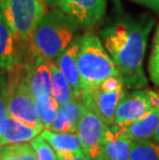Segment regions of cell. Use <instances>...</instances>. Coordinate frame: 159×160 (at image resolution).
<instances>
[{"mask_svg":"<svg viewBox=\"0 0 159 160\" xmlns=\"http://www.w3.org/2000/svg\"><path fill=\"white\" fill-rule=\"evenodd\" d=\"M154 20L149 16H125L100 31L101 42L122 76L128 89L147 86L143 62Z\"/></svg>","mask_w":159,"mask_h":160,"instance_id":"obj_1","label":"cell"},{"mask_svg":"<svg viewBox=\"0 0 159 160\" xmlns=\"http://www.w3.org/2000/svg\"><path fill=\"white\" fill-rule=\"evenodd\" d=\"M77 27L58 9L43 13L30 37L32 52L53 62L72 42Z\"/></svg>","mask_w":159,"mask_h":160,"instance_id":"obj_2","label":"cell"},{"mask_svg":"<svg viewBox=\"0 0 159 160\" xmlns=\"http://www.w3.org/2000/svg\"><path fill=\"white\" fill-rule=\"evenodd\" d=\"M77 65L84 91L99 86L110 77L121 76L100 38L92 33L81 37Z\"/></svg>","mask_w":159,"mask_h":160,"instance_id":"obj_3","label":"cell"},{"mask_svg":"<svg viewBox=\"0 0 159 160\" xmlns=\"http://www.w3.org/2000/svg\"><path fill=\"white\" fill-rule=\"evenodd\" d=\"M8 72L6 79L0 80V87L9 116L26 124L42 127L37 101L27 84L25 66H17Z\"/></svg>","mask_w":159,"mask_h":160,"instance_id":"obj_4","label":"cell"},{"mask_svg":"<svg viewBox=\"0 0 159 160\" xmlns=\"http://www.w3.org/2000/svg\"><path fill=\"white\" fill-rule=\"evenodd\" d=\"M0 8L17 38L30 40L46 12L42 0H0Z\"/></svg>","mask_w":159,"mask_h":160,"instance_id":"obj_5","label":"cell"},{"mask_svg":"<svg viewBox=\"0 0 159 160\" xmlns=\"http://www.w3.org/2000/svg\"><path fill=\"white\" fill-rule=\"evenodd\" d=\"M109 127L87 107L77 123V134L88 160H107L103 152V138Z\"/></svg>","mask_w":159,"mask_h":160,"instance_id":"obj_6","label":"cell"},{"mask_svg":"<svg viewBox=\"0 0 159 160\" xmlns=\"http://www.w3.org/2000/svg\"><path fill=\"white\" fill-rule=\"evenodd\" d=\"M81 27H90L99 22L107 8V0H46Z\"/></svg>","mask_w":159,"mask_h":160,"instance_id":"obj_7","label":"cell"},{"mask_svg":"<svg viewBox=\"0 0 159 160\" xmlns=\"http://www.w3.org/2000/svg\"><path fill=\"white\" fill-rule=\"evenodd\" d=\"M126 86L116 91H104L99 87H94L84 91L82 96L85 105L93 111L107 126L115 122V113L121 99L126 95Z\"/></svg>","mask_w":159,"mask_h":160,"instance_id":"obj_8","label":"cell"},{"mask_svg":"<svg viewBox=\"0 0 159 160\" xmlns=\"http://www.w3.org/2000/svg\"><path fill=\"white\" fill-rule=\"evenodd\" d=\"M33 53V52H32ZM25 66L26 80L35 99L52 95V62L37 54H32V59Z\"/></svg>","mask_w":159,"mask_h":160,"instance_id":"obj_9","label":"cell"},{"mask_svg":"<svg viewBox=\"0 0 159 160\" xmlns=\"http://www.w3.org/2000/svg\"><path fill=\"white\" fill-rule=\"evenodd\" d=\"M152 108L146 90H135L121 99L115 113L114 124H123L146 115Z\"/></svg>","mask_w":159,"mask_h":160,"instance_id":"obj_10","label":"cell"},{"mask_svg":"<svg viewBox=\"0 0 159 160\" xmlns=\"http://www.w3.org/2000/svg\"><path fill=\"white\" fill-rule=\"evenodd\" d=\"M80 43L81 37L74 38L72 42L67 47V49L54 61V63L58 66L69 83L74 93V97L77 98H80L84 93V88L77 65V56L80 49Z\"/></svg>","mask_w":159,"mask_h":160,"instance_id":"obj_11","label":"cell"},{"mask_svg":"<svg viewBox=\"0 0 159 160\" xmlns=\"http://www.w3.org/2000/svg\"><path fill=\"white\" fill-rule=\"evenodd\" d=\"M131 139L117 124L109 126L104 133L103 152L107 160H129Z\"/></svg>","mask_w":159,"mask_h":160,"instance_id":"obj_12","label":"cell"},{"mask_svg":"<svg viewBox=\"0 0 159 160\" xmlns=\"http://www.w3.org/2000/svg\"><path fill=\"white\" fill-rule=\"evenodd\" d=\"M117 125L132 141L150 139L153 138L159 125V108H152L142 118Z\"/></svg>","mask_w":159,"mask_h":160,"instance_id":"obj_13","label":"cell"},{"mask_svg":"<svg viewBox=\"0 0 159 160\" xmlns=\"http://www.w3.org/2000/svg\"><path fill=\"white\" fill-rule=\"evenodd\" d=\"M16 38L15 33L0 12V70L12 71L18 66L15 47Z\"/></svg>","mask_w":159,"mask_h":160,"instance_id":"obj_14","label":"cell"},{"mask_svg":"<svg viewBox=\"0 0 159 160\" xmlns=\"http://www.w3.org/2000/svg\"><path fill=\"white\" fill-rule=\"evenodd\" d=\"M43 130L42 127H36L24 122L19 121L9 116L6 121L1 137V145L15 144V142H30Z\"/></svg>","mask_w":159,"mask_h":160,"instance_id":"obj_15","label":"cell"},{"mask_svg":"<svg viewBox=\"0 0 159 160\" xmlns=\"http://www.w3.org/2000/svg\"><path fill=\"white\" fill-rule=\"evenodd\" d=\"M40 135L52 146L56 153L85 154L77 132H55L43 129Z\"/></svg>","mask_w":159,"mask_h":160,"instance_id":"obj_16","label":"cell"},{"mask_svg":"<svg viewBox=\"0 0 159 160\" xmlns=\"http://www.w3.org/2000/svg\"><path fill=\"white\" fill-rule=\"evenodd\" d=\"M52 96L59 105L67 103L74 98L69 83L54 62H52Z\"/></svg>","mask_w":159,"mask_h":160,"instance_id":"obj_17","label":"cell"},{"mask_svg":"<svg viewBox=\"0 0 159 160\" xmlns=\"http://www.w3.org/2000/svg\"><path fill=\"white\" fill-rule=\"evenodd\" d=\"M0 160H37V157L31 145L15 142L0 147Z\"/></svg>","mask_w":159,"mask_h":160,"instance_id":"obj_18","label":"cell"},{"mask_svg":"<svg viewBox=\"0 0 159 160\" xmlns=\"http://www.w3.org/2000/svg\"><path fill=\"white\" fill-rule=\"evenodd\" d=\"M129 160H159V142L150 139L132 141Z\"/></svg>","mask_w":159,"mask_h":160,"instance_id":"obj_19","label":"cell"},{"mask_svg":"<svg viewBox=\"0 0 159 160\" xmlns=\"http://www.w3.org/2000/svg\"><path fill=\"white\" fill-rule=\"evenodd\" d=\"M36 101L37 107H38L40 123H42L43 129H48L55 120L60 105L52 95L40 97L38 99H36Z\"/></svg>","mask_w":159,"mask_h":160,"instance_id":"obj_20","label":"cell"},{"mask_svg":"<svg viewBox=\"0 0 159 160\" xmlns=\"http://www.w3.org/2000/svg\"><path fill=\"white\" fill-rule=\"evenodd\" d=\"M149 74L154 85L159 87V25L153 38V46L149 59Z\"/></svg>","mask_w":159,"mask_h":160,"instance_id":"obj_21","label":"cell"},{"mask_svg":"<svg viewBox=\"0 0 159 160\" xmlns=\"http://www.w3.org/2000/svg\"><path fill=\"white\" fill-rule=\"evenodd\" d=\"M30 145L34 150L37 160H57L55 150L42 135H37L31 139Z\"/></svg>","mask_w":159,"mask_h":160,"instance_id":"obj_22","label":"cell"},{"mask_svg":"<svg viewBox=\"0 0 159 160\" xmlns=\"http://www.w3.org/2000/svg\"><path fill=\"white\" fill-rule=\"evenodd\" d=\"M8 117H9V114H8V111H7V108H6L4 97H3L1 87H0V141H1L3 129H4V127H5L6 121H7ZM0 144H1V142H0Z\"/></svg>","mask_w":159,"mask_h":160,"instance_id":"obj_23","label":"cell"},{"mask_svg":"<svg viewBox=\"0 0 159 160\" xmlns=\"http://www.w3.org/2000/svg\"><path fill=\"white\" fill-rule=\"evenodd\" d=\"M57 160H88L85 154H73V153H56Z\"/></svg>","mask_w":159,"mask_h":160,"instance_id":"obj_24","label":"cell"},{"mask_svg":"<svg viewBox=\"0 0 159 160\" xmlns=\"http://www.w3.org/2000/svg\"><path fill=\"white\" fill-rule=\"evenodd\" d=\"M131 1L146 6L151 11L159 13V0H131Z\"/></svg>","mask_w":159,"mask_h":160,"instance_id":"obj_25","label":"cell"},{"mask_svg":"<svg viewBox=\"0 0 159 160\" xmlns=\"http://www.w3.org/2000/svg\"><path fill=\"white\" fill-rule=\"evenodd\" d=\"M149 100H150V104L152 108H159V91L154 90H146Z\"/></svg>","mask_w":159,"mask_h":160,"instance_id":"obj_26","label":"cell"},{"mask_svg":"<svg viewBox=\"0 0 159 160\" xmlns=\"http://www.w3.org/2000/svg\"><path fill=\"white\" fill-rule=\"evenodd\" d=\"M153 138H154V141H156L157 142H159V125H158V127L156 129V131H155Z\"/></svg>","mask_w":159,"mask_h":160,"instance_id":"obj_27","label":"cell"},{"mask_svg":"<svg viewBox=\"0 0 159 160\" xmlns=\"http://www.w3.org/2000/svg\"><path fill=\"white\" fill-rule=\"evenodd\" d=\"M0 147H1V144H0Z\"/></svg>","mask_w":159,"mask_h":160,"instance_id":"obj_28","label":"cell"}]
</instances>
